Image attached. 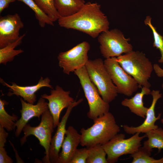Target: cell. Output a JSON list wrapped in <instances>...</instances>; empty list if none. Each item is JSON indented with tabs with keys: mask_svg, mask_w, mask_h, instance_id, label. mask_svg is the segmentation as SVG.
I'll list each match as a JSON object with an SVG mask.
<instances>
[{
	"mask_svg": "<svg viewBox=\"0 0 163 163\" xmlns=\"http://www.w3.org/2000/svg\"><path fill=\"white\" fill-rule=\"evenodd\" d=\"M161 87H162V88L163 90V83H162V85H161Z\"/></svg>",
	"mask_w": 163,
	"mask_h": 163,
	"instance_id": "cell-34",
	"label": "cell"
},
{
	"mask_svg": "<svg viewBox=\"0 0 163 163\" xmlns=\"http://www.w3.org/2000/svg\"></svg>",
	"mask_w": 163,
	"mask_h": 163,
	"instance_id": "cell-35",
	"label": "cell"
},
{
	"mask_svg": "<svg viewBox=\"0 0 163 163\" xmlns=\"http://www.w3.org/2000/svg\"><path fill=\"white\" fill-rule=\"evenodd\" d=\"M150 94L152 96V100L150 106L148 108L144 121L141 125L136 127L129 126L126 125H123L122 127L126 133L133 135L137 133H145L158 127L155 123L157 120L160 119L161 113L156 117L155 108L158 100L162 97V94L159 91L155 90L151 91Z\"/></svg>",
	"mask_w": 163,
	"mask_h": 163,
	"instance_id": "cell-16",
	"label": "cell"
},
{
	"mask_svg": "<svg viewBox=\"0 0 163 163\" xmlns=\"http://www.w3.org/2000/svg\"><path fill=\"white\" fill-rule=\"evenodd\" d=\"M39 8L53 22L59 18L55 6L54 0H34Z\"/></svg>",
	"mask_w": 163,
	"mask_h": 163,
	"instance_id": "cell-25",
	"label": "cell"
},
{
	"mask_svg": "<svg viewBox=\"0 0 163 163\" xmlns=\"http://www.w3.org/2000/svg\"><path fill=\"white\" fill-rule=\"evenodd\" d=\"M148 139L143 143V147L151 152L153 148L159 151L163 149V129L161 127L150 130L145 133Z\"/></svg>",
	"mask_w": 163,
	"mask_h": 163,
	"instance_id": "cell-20",
	"label": "cell"
},
{
	"mask_svg": "<svg viewBox=\"0 0 163 163\" xmlns=\"http://www.w3.org/2000/svg\"><path fill=\"white\" fill-rule=\"evenodd\" d=\"M24 26L17 13L0 18V48L14 42L20 37L19 31Z\"/></svg>",
	"mask_w": 163,
	"mask_h": 163,
	"instance_id": "cell-12",
	"label": "cell"
},
{
	"mask_svg": "<svg viewBox=\"0 0 163 163\" xmlns=\"http://www.w3.org/2000/svg\"><path fill=\"white\" fill-rule=\"evenodd\" d=\"M70 91H64L62 88L57 85L55 89L50 91V94H44L41 95L42 98L48 101L49 109L53 118L54 127H57L59 123L60 113L62 110L69 106L75 101L70 96Z\"/></svg>",
	"mask_w": 163,
	"mask_h": 163,
	"instance_id": "cell-11",
	"label": "cell"
},
{
	"mask_svg": "<svg viewBox=\"0 0 163 163\" xmlns=\"http://www.w3.org/2000/svg\"><path fill=\"white\" fill-rule=\"evenodd\" d=\"M0 82L9 88V91L7 94L8 96L16 95L20 96L26 101L32 104L36 101V93L41 88L46 87L53 89V86L50 84V80L48 77L44 79L41 77L37 84L32 86H21L14 82H11V85L1 78Z\"/></svg>",
	"mask_w": 163,
	"mask_h": 163,
	"instance_id": "cell-14",
	"label": "cell"
},
{
	"mask_svg": "<svg viewBox=\"0 0 163 163\" xmlns=\"http://www.w3.org/2000/svg\"><path fill=\"white\" fill-rule=\"evenodd\" d=\"M97 37L101 53L106 59L118 57L133 50L132 45L128 42L130 39L126 38L117 29L103 32Z\"/></svg>",
	"mask_w": 163,
	"mask_h": 163,
	"instance_id": "cell-8",
	"label": "cell"
},
{
	"mask_svg": "<svg viewBox=\"0 0 163 163\" xmlns=\"http://www.w3.org/2000/svg\"><path fill=\"white\" fill-rule=\"evenodd\" d=\"M153 70L156 75L159 77H163V69L161 68L158 64H155L153 65Z\"/></svg>",
	"mask_w": 163,
	"mask_h": 163,
	"instance_id": "cell-32",
	"label": "cell"
},
{
	"mask_svg": "<svg viewBox=\"0 0 163 163\" xmlns=\"http://www.w3.org/2000/svg\"><path fill=\"white\" fill-rule=\"evenodd\" d=\"M152 18L148 16L146 17L144 20V23L146 25L148 26L152 30L153 34L154 41L153 46L158 49L161 53V57L158 60L159 63H163V36L159 34L156 29L152 24L151 20Z\"/></svg>",
	"mask_w": 163,
	"mask_h": 163,
	"instance_id": "cell-27",
	"label": "cell"
},
{
	"mask_svg": "<svg viewBox=\"0 0 163 163\" xmlns=\"http://www.w3.org/2000/svg\"><path fill=\"white\" fill-rule=\"evenodd\" d=\"M88 153V149L87 147L77 149L74 154L69 163H86Z\"/></svg>",
	"mask_w": 163,
	"mask_h": 163,
	"instance_id": "cell-28",
	"label": "cell"
},
{
	"mask_svg": "<svg viewBox=\"0 0 163 163\" xmlns=\"http://www.w3.org/2000/svg\"><path fill=\"white\" fill-rule=\"evenodd\" d=\"M5 129L0 125V148L4 147L7 141L8 133Z\"/></svg>",
	"mask_w": 163,
	"mask_h": 163,
	"instance_id": "cell-30",
	"label": "cell"
},
{
	"mask_svg": "<svg viewBox=\"0 0 163 163\" xmlns=\"http://www.w3.org/2000/svg\"><path fill=\"white\" fill-rule=\"evenodd\" d=\"M8 104L5 100L0 99V125L10 132L14 130L15 122L18 120V117L14 114L11 115L7 113L5 106Z\"/></svg>",
	"mask_w": 163,
	"mask_h": 163,
	"instance_id": "cell-22",
	"label": "cell"
},
{
	"mask_svg": "<svg viewBox=\"0 0 163 163\" xmlns=\"http://www.w3.org/2000/svg\"><path fill=\"white\" fill-rule=\"evenodd\" d=\"M83 101V99L81 98L72 103L67 108L65 114L58 125L56 132L51 142L49 154V163H58L59 151L65 137L67 120L72 109Z\"/></svg>",
	"mask_w": 163,
	"mask_h": 163,
	"instance_id": "cell-15",
	"label": "cell"
},
{
	"mask_svg": "<svg viewBox=\"0 0 163 163\" xmlns=\"http://www.w3.org/2000/svg\"><path fill=\"white\" fill-rule=\"evenodd\" d=\"M65 136L61 151L59 153L58 163H69L81 142V134L72 126L68 127Z\"/></svg>",
	"mask_w": 163,
	"mask_h": 163,
	"instance_id": "cell-17",
	"label": "cell"
},
{
	"mask_svg": "<svg viewBox=\"0 0 163 163\" xmlns=\"http://www.w3.org/2000/svg\"><path fill=\"white\" fill-rule=\"evenodd\" d=\"M25 35V34H24L20 36L16 41L0 49V64L6 65L8 62L13 60L16 56L24 52V51L21 49L15 50L14 49L21 43Z\"/></svg>",
	"mask_w": 163,
	"mask_h": 163,
	"instance_id": "cell-21",
	"label": "cell"
},
{
	"mask_svg": "<svg viewBox=\"0 0 163 163\" xmlns=\"http://www.w3.org/2000/svg\"><path fill=\"white\" fill-rule=\"evenodd\" d=\"M161 123L163 124V117L161 119Z\"/></svg>",
	"mask_w": 163,
	"mask_h": 163,
	"instance_id": "cell-33",
	"label": "cell"
},
{
	"mask_svg": "<svg viewBox=\"0 0 163 163\" xmlns=\"http://www.w3.org/2000/svg\"><path fill=\"white\" fill-rule=\"evenodd\" d=\"M85 66L90 80L104 101L109 103L114 100L118 94L117 88L106 70L103 60L101 58L88 59Z\"/></svg>",
	"mask_w": 163,
	"mask_h": 163,
	"instance_id": "cell-4",
	"label": "cell"
},
{
	"mask_svg": "<svg viewBox=\"0 0 163 163\" xmlns=\"http://www.w3.org/2000/svg\"><path fill=\"white\" fill-rule=\"evenodd\" d=\"M54 1L59 17H67L75 14L85 3L84 0H54Z\"/></svg>",
	"mask_w": 163,
	"mask_h": 163,
	"instance_id": "cell-19",
	"label": "cell"
},
{
	"mask_svg": "<svg viewBox=\"0 0 163 163\" xmlns=\"http://www.w3.org/2000/svg\"><path fill=\"white\" fill-rule=\"evenodd\" d=\"M90 47L89 43L85 41L67 51L60 53L57 59L59 65L62 69L63 72L69 75L85 66L88 60V53Z\"/></svg>",
	"mask_w": 163,
	"mask_h": 163,
	"instance_id": "cell-10",
	"label": "cell"
},
{
	"mask_svg": "<svg viewBox=\"0 0 163 163\" xmlns=\"http://www.w3.org/2000/svg\"><path fill=\"white\" fill-rule=\"evenodd\" d=\"M22 108L20 110L21 117L15 123L16 129L15 135L19 137L24 126L29 121L34 117H37L39 119L43 113L49 109L48 103L45 99L41 97L37 104H34L27 102L22 97L20 98Z\"/></svg>",
	"mask_w": 163,
	"mask_h": 163,
	"instance_id": "cell-13",
	"label": "cell"
},
{
	"mask_svg": "<svg viewBox=\"0 0 163 163\" xmlns=\"http://www.w3.org/2000/svg\"><path fill=\"white\" fill-rule=\"evenodd\" d=\"M151 152L146 150L143 147L140 146L130 156L133 158L132 163H163V157L158 159L150 156Z\"/></svg>",
	"mask_w": 163,
	"mask_h": 163,
	"instance_id": "cell-26",
	"label": "cell"
},
{
	"mask_svg": "<svg viewBox=\"0 0 163 163\" xmlns=\"http://www.w3.org/2000/svg\"><path fill=\"white\" fill-rule=\"evenodd\" d=\"M54 128L53 118L48 109L41 115V121L38 125L34 127L27 124L24 126L22 130L24 136L20 139L21 145H23L26 142L28 136H34L45 150V155L42 159L43 162L49 163V151Z\"/></svg>",
	"mask_w": 163,
	"mask_h": 163,
	"instance_id": "cell-7",
	"label": "cell"
},
{
	"mask_svg": "<svg viewBox=\"0 0 163 163\" xmlns=\"http://www.w3.org/2000/svg\"><path fill=\"white\" fill-rule=\"evenodd\" d=\"M151 92L149 88L142 87L140 92L137 93L130 98L124 99L121 104L128 107L131 112L137 116L145 118L148 108L144 105L143 97L145 95L150 94Z\"/></svg>",
	"mask_w": 163,
	"mask_h": 163,
	"instance_id": "cell-18",
	"label": "cell"
},
{
	"mask_svg": "<svg viewBox=\"0 0 163 163\" xmlns=\"http://www.w3.org/2000/svg\"><path fill=\"white\" fill-rule=\"evenodd\" d=\"M61 27L75 30L95 38L109 28L107 17L102 12L100 5L96 2L85 3L75 14L58 20Z\"/></svg>",
	"mask_w": 163,
	"mask_h": 163,
	"instance_id": "cell-1",
	"label": "cell"
},
{
	"mask_svg": "<svg viewBox=\"0 0 163 163\" xmlns=\"http://www.w3.org/2000/svg\"><path fill=\"white\" fill-rule=\"evenodd\" d=\"M140 133H136L130 137L125 139L124 134H117L110 140L103 144V147L107 154L108 163L117 162L122 155H132L142 146L141 142L146 135L140 136Z\"/></svg>",
	"mask_w": 163,
	"mask_h": 163,
	"instance_id": "cell-6",
	"label": "cell"
},
{
	"mask_svg": "<svg viewBox=\"0 0 163 163\" xmlns=\"http://www.w3.org/2000/svg\"><path fill=\"white\" fill-rule=\"evenodd\" d=\"M90 127L82 128L80 145L88 148L94 145H103L110 140L120 131L113 114L108 112L93 121Z\"/></svg>",
	"mask_w": 163,
	"mask_h": 163,
	"instance_id": "cell-2",
	"label": "cell"
},
{
	"mask_svg": "<svg viewBox=\"0 0 163 163\" xmlns=\"http://www.w3.org/2000/svg\"><path fill=\"white\" fill-rule=\"evenodd\" d=\"M104 66L117 88V93L128 97L131 96L139 88L135 80L122 68L116 57L106 59Z\"/></svg>",
	"mask_w": 163,
	"mask_h": 163,
	"instance_id": "cell-9",
	"label": "cell"
},
{
	"mask_svg": "<svg viewBox=\"0 0 163 163\" xmlns=\"http://www.w3.org/2000/svg\"><path fill=\"white\" fill-rule=\"evenodd\" d=\"M17 0H0V13L5 8L8 7L9 4Z\"/></svg>",
	"mask_w": 163,
	"mask_h": 163,
	"instance_id": "cell-31",
	"label": "cell"
},
{
	"mask_svg": "<svg viewBox=\"0 0 163 163\" xmlns=\"http://www.w3.org/2000/svg\"><path fill=\"white\" fill-rule=\"evenodd\" d=\"M13 161L7 154L5 148H0V163H13Z\"/></svg>",
	"mask_w": 163,
	"mask_h": 163,
	"instance_id": "cell-29",
	"label": "cell"
},
{
	"mask_svg": "<svg viewBox=\"0 0 163 163\" xmlns=\"http://www.w3.org/2000/svg\"><path fill=\"white\" fill-rule=\"evenodd\" d=\"M87 148L88 153L86 163H108L107 154L102 145L98 144Z\"/></svg>",
	"mask_w": 163,
	"mask_h": 163,
	"instance_id": "cell-23",
	"label": "cell"
},
{
	"mask_svg": "<svg viewBox=\"0 0 163 163\" xmlns=\"http://www.w3.org/2000/svg\"><path fill=\"white\" fill-rule=\"evenodd\" d=\"M17 0L24 3L34 12L35 17L41 27H44L46 24L54 26L53 22L39 8L34 0Z\"/></svg>",
	"mask_w": 163,
	"mask_h": 163,
	"instance_id": "cell-24",
	"label": "cell"
},
{
	"mask_svg": "<svg viewBox=\"0 0 163 163\" xmlns=\"http://www.w3.org/2000/svg\"><path fill=\"white\" fill-rule=\"evenodd\" d=\"M117 60L124 70L135 80L139 88L150 87L149 80L153 66L145 53L132 50L117 57Z\"/></svg>",
	"mask_w": 163,
	"mask_h": 163,
	"instance_id": "cell-3",
	"label": "cell"
},
{
	"mask_svg": "<svg viewBox=\"0 0 163 163\" xmlns=\"http://www.w3.org/2000/svg\"><path fill=\"white\" fill-rule=\"evenodd\" d=\"M74 73L78 78L88 101L89 107L88 117L94 121L108 112L109 103L100 96L97 88L89 78L85 66L75 70Z\"/></svg>",
	"mask_w": 163,
	"mask_h": 163,
	"instance_id": "cell-5",
	"label": "cell"
}]
</instances>
